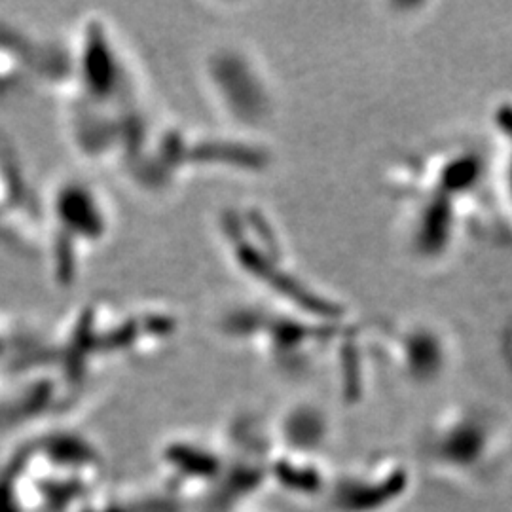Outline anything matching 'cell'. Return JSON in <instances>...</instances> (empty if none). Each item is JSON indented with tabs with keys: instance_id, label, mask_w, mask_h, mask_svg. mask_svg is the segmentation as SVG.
I'll return each mask as SVG.
<instances>
[{
	"instance_id": "1",
	"label": "cell",
	"mask_w": 512,
	"mask_h": 512,
	"mask_svg": "<svg viewBox=\"0 0 512 512\" xmlns=\"http://www.w3.org/2000/svg\"><path fill=\"white\" fill-rule=\"evenodd\" d=\"M448 410V408H446ZM507 429L492 414L450 408L425 435L423 458L429 473L450 484H475L494 473L507 452Z\"/></svg>"
},
{
	"instance_id": "2",
	"label": "cell",
	"mask_w": 512,
	"mask_h": 512,
	"mask_svg": "<svg viewBox=\"0 0 512 512\" xmlns=\"http://www.w3.org/2000/svg\"><path fill=\"white\" fill-rule=\"evenodd\" d=\"M410 476L403 459H370L330 480L325 512H391L408 494Z\"/></svg>"
}]
</instances>
